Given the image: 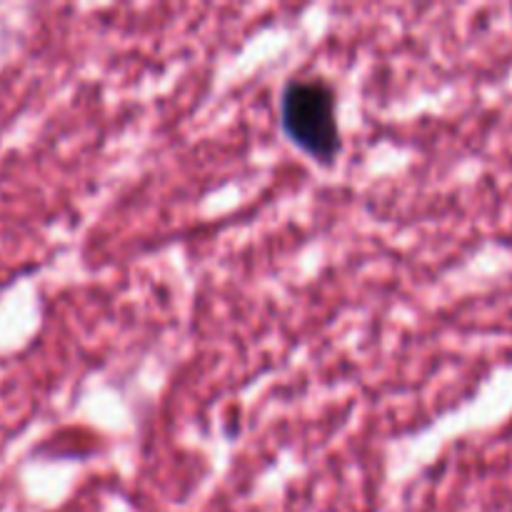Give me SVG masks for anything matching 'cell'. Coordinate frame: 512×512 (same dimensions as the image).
I'll return each instance as SVG.
<instances>
[{
  "mask_svg": "<svg viewBox=\"0 0 512 512\" xmlns=\"http://www.w3.org/2000/svg\"><path fill=\"white\" fill-rule=\"evenodd\" d=\"M280 125L285 135L318 163H330L340 150L335 93L323 78L298 75L280 93Z\"/></svg>",
  "mask_w": 512,
  "mask_h": 512,
  "instance_id": "1",
  "label": "cell"
}]
</instances>
